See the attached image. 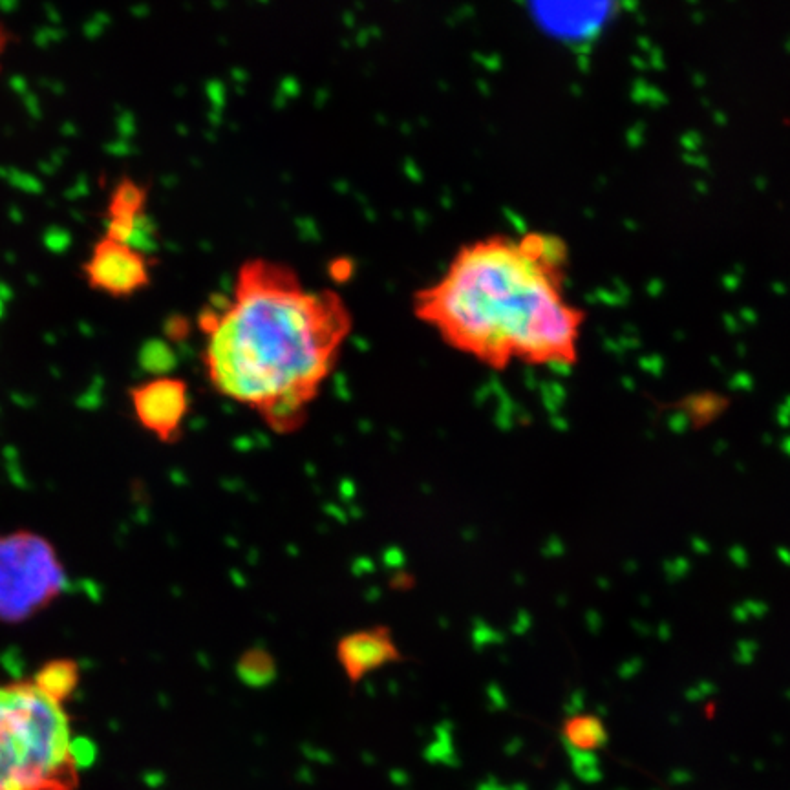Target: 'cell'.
Listing matches in <instances>:
<instances>
[{
	"instance_id": "obj_5",
	"label": "cell",
	"mask_w": 790,
	"mask_h": 790,
	"mask_svg": "<svg viewBox=\"0 0 790 790\" xmlns=\"http://www.w3.org/2000/svg\"><path fill=\"white\" fill-rule=\"evenodd\" d=\"M152 267L154 260H150L139 247L101 236L83 264V275L92 291L112 299H129L149 288Z\"/></svg>"
},
{
	"instance_id": "obj_9",
	"label": "cell",
	"mask_w": 790,
	"mask_h": 790,
	"mask_svg": "<svg viewBox=\"0 0 790 790\" xmlns=\"http://www.w3.org/2000/svg\"><path fill=\"white\" fill-rule=\"evenodd\" d=\"M562 737L573 761L589 759L591 763H597L595 752L606 745L608 732L602 719L591 714H578L567 717L562 726Z\"/></svg>"
},
{
	"instance_id": "obj_12",
	"label": "cell",
	"mask_w": 790,
	"mask_h": 790,
	"mask_svg": "<svg viewBox=\"0 0 790 790\" xmlns=\"http://www.w3.org/2000/svg\"><path fill=\"white\" fill-rule=\"evenodd\" d=\"M10 41V30H8V26L2 21V17H0V70H2V61H4V57H6V52H8V48H10Z\"/></svg>"
},
{
	"instance_id": "obj_8",
	"label": "cell",
	"mask_w": 790,
	"mask_h": 790,
	"mask_svg": "<svg viewBox=\"0 0 790 790\" xmlns=\"http://www.w3.org/2000/svg\"><path fill=\"white\" fill-rule=\"evenodd\" d=\"M147 205V187L132 178H123L108 198L105 236L132 244L139 227L147 220Z\"/></svg>"
},
{
	"instance_id": "obj_1",
	"label": "cell",
	"mask_w": 790,
	"mask_h": 790,
	"mask_svg": "<svg viewBox=\"0 0 790 790\" xmlns=\"http://www.w3.org/2000/svg\"><path fill=\"white\" fill-rule=\"evenodd\" d=\"M198 326L214 390L289 432L337 368L353 315L335 289L310 288L295 267L255 257L236 269L231 295L203 310Z\"/></svg>"
},
{
	"instance_id": "obj_11",
	"label": "cell",
	"mask_w": 790,
	"mask_h": 790,
	"mask_svg": "<svg viewBox=\"0 0 790 790\" xmlns=\"http://www.w3.org/2000/svg\"><path fill=\"white\" fill-rule=\"evenodd\" d=\"M238 673L247 684H266L275 677V661L262 650H253L242 657L238 664Z\"/></svg>"
},
{
	"instance_id": "obj_4",
	"label": "cell",
	"mask_w": 790,
	"mask_h": 790,
	"mask_svg": "<svg viewBox=\"0 0 790 790\" xmlns=\"http://www.w3.org/2000/svg\"><path fill=\"white\" fill-rule=\"evenodd\" d=\"M68 588L55 545L43 534H0V622L22 624L50 608Z\"/></svg>"
},
{
	"instance_id": "obj_2",
	"label": "cell",
	"mask_w": 790,
	"mask_h": 790,
	"mask_svg": "<svg viewBox=\"0 0 790 790\" xmlns=\"http://www.w3.org/2000/svg\"><path fill=\"white\" fill-rule=\"evenodd\" d=\"M569 247L558 235L483 236L412 297V313L452 350L494 370L578 361L586 313L567 297Z\"/></svg>"
},
{
	"instance_id": "obj_3",
	"label": "cell",
	"mask_w": 790,
	"mask_h": 790,
	"mask_svg": "<svg viewBox=\"0 0 790 790\" xmlns=\"http://www.w3.org/2000/svg\"><path fill=\"white\" fill-rule=\"evenodd\" d=\"M92 747L35 677L0 683V790H75Z\"/></svg>"
},
{
	"instance_id": "obj_6",
	"label": "cell",
	"mask_w": 790,
	"mask_h": 790,
	"mask_svg": "<svg viewBox=\"0 0 790 790\" xmlns=\"http://www.w3.org/2000/svg\"><path fill=\"white\" fill-rule=\"evenodd\" d=\"M130 403L139 425L161 443L178 441L191 410L189 386L178 377L158 375L130 390Z\"/></svg>"
},
{
	"instance_id": "obj_10",
	"label": "cell",
	"mask_w": 790,
	"mask_h": 790,
	"mask_svg": "<svg viewBox=\"0 0 790 790\" xmlns=\"http://www.w3.org/2000/svg\"><path fill=\"white\" fill-rule=\"evenodd\" d=\"M46 692L61 701H68L79 684V666L72 659H54L46 662L39 672L33 675Z\"/></svg>"
},
{
	"instance_id": "obj_7",
	"label": "cell",
	"mask_w": 790,
	"mask_h": 790,
	"mask_svg": "<svg viewBox=\"0 0 790 790\" xmlns=\"http://www.w3.org/2000/svg\"><path fill=\"white\" fill-rule=\"evenodd\" d=\"M337 659L350 681H361L364 675L385 668L399 659L392 633L386 628H370L348 633L337 644Z\"/></svg>"
}]
</instances>
